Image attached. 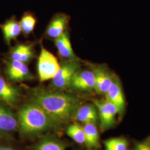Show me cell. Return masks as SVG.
I'll return each mask as SVG.
<instances>
[{
  "instance_id": "obj_16",
  "label": "cell",
  "mask_w": 150,
  "mask_h": 150,
  "mask_svg": "<svg viewBox=\"0 0 150 150\" xmlns=\"http://www.w3.org/2000/svg\"><path fill=\"white\" fill-rule=\"evenodd\" d=\"M34 56L33 49L31 46L20 45L13 50L11 54V59L23 63L28 62Z\"/></svg>"
},
{
  "instance_id": "obj_2",
  "label": "cell",
  "mask_w": 150,
  "mask_h": 150,
  "mask_svg": "<svg viewBox=\"0 0 150 150\" xmlns=\"http://www.w3.org/2000/svg\"><path fill=\"white\" fill-rule=\"evenodd\" d=\"M17 120L18 131L23 137H33L59 127L42 108L32 102L22 106Z\"/></svg>"
},
{
  "instance_id": "obj_5",
  "label": "cell",
  "mask_w": 150,
  "mask_h": 150,
  "mask_svg": "<svg viewBox=\"0 0 150 150\" xmlns=\"http://www.w3.org/2000/svg\"><path fill=\"white\" fill-rule=\"evenodd\" d=\"M93 103L98 110L101 129L104 131L111 128L115 123L116 116L118 114L116 107L106 100L94 99Z\"/></svg>"
},
{
  "instance_id": "obj_1",
  "label": "cell",
  "mask_w": 150,
  "mask_h": 150,
  "mask_svg": "<svg viewBox=\"0 0 150 150\" xmlns=\"http://www.w3.org/2000/svg\"><path fill=\"white\" fill-rule=\"evenodd\" d=\"M31 99L59 127L74 118L80 103L79 98L72 94L41 89L32 93Z\"/></svg>"
},
{
  "instance_id": "obj_8",
  "label": "cell",
  "mask_w": 150,
  "mask_h": 150,
  "mask_svg": "<svg viewBox=\"0 0 150 150\" xmlns=\"http://www.w3.org/2000/svg\"><path fill=\"white\" fill-rule=\"evenodd\" d=\"M69 86L77 91H87L95 90V79L93 71L92 70L79 69L74 75Z\"/></svg>"
},
{
  "instance_id": "obj_3",
  "label": "cell",
  "mask_w": 150,
  "mask_h": 150,
  "mask_svg": "<svg viewBox=\"0 0 150 150\" xmlns=\"http://www.w3.org/2000/svg\"><path fill=\"white\" fill-rule=\"evenodd\" d=\"M60 69L57 58L48 50L41 47L38 61V73L41 82L52 79Z\"/></svg>"
},
{
  "instance_id": "obj_19",
  "label": "cell",
  "mask_w": 150,
  "mask_h": 150,
  "mask_svg": "<svg viewBox=\"0 0 150 150\" xmlns=\"http://www.w3.org/2000/svg\"><path fill=\"white\" fill-rule=\"evenodd\" d=\"M66 134L76 142L82 144L85 142V136L83 127L80 124L70 125L66 129Z\"/></svg>"
},
{
  "instance_id": "obj_18",
  "label": "cell",
  "mask_w": 150,
  "mask_h": 150,
  "mask_svg": "<svg viewBox=\"0 0 150 150\" xmlns=\"http://www.w3.org/2000/svg\"><path fill=\"white\" fill-rule=\"evenodd\" d=\"M2 31L3 32L6 42L7 43L10 42L11 40L16 38L21 31L20 23L15 20L11 19L2 26Z\"/></svg>"
},
{
  "instance_id": "obj_9",
  "label": "cell",
  "mask_w": 150,
  "mask_h": 150,
  "mask_svg": "<svg viewBox=\"0 0 150 150\" xmlns=\"http://www.w3.org/2000/svg\"><path fill=\"white\" fill-rule=\"evenodd\" d=\"M106 99L111 102L117 109L118 114L122 115L125 108V101L121 82L118 77L115 76L109 89L105 93Z\"/></svg>"
},
{
  "instance_id": "obj_15",
  "label": "cell",
  "mask_w": 150,
  "mask_h": 150,
  "mask_svg": "<svg viewBox=\"0 0 150 150\" xmlns=\"http://www.w3.org/2000/svg\"><path fill=\"white\" fill-rule=\"evenodd\" d=\"M64 142L51 135L44 136L38 142L35 150H64Z\"/></svg>"
},
{
  "instance_id": "obj_23",
  "label": "cell",
  "mask_w": 150,
  "mask_h": 150,
  "mask_svg": "<svg viewBox=\"0 0 150 150\" xmlns=\"http://www.w3.org/2000/svg\"><path fill=\"white\" fill-rule=\"evenodd\" d=\"M0 150H18L11 145L0 144Z\"/></svg>"
},
{
  "instance_id": "obj_6",
  "label": "cell",
  "mask_w": 150,
  "mask_h": 150,
  "mask_svg": "<svg viewBox=\"0 0 150 150\" xmlns=\"http://www.w3.org/2000/svg\"><path fill=\"white\" fill-rule=\"evenodd\" d=\"M17 129V116L9 107L0 103V137L11 139Z\"/></svg>"
},
{
  "instance_id": "obj_14",
  "label": "cell",
  "mask_w": 150,
  "mask_h": 150,
  "mask_svg": "<svg viewBox=\"0 0 150 150\" xmlns=\"http://www.w3.org/2000/svg\"><path fill=\"white\" fill-rule=\"evenodd\" d=\"M68 20V17L64 14L56 16L47 27V34L48 36L55 39L62 35L64 32V27Z\"/></svg>"
},
{
  "instance_id": "obj_22",
  "label": "cell",
  "mask_w": 150,
  "mask_h": 150,
  "mask_svg": "<svg viewBox=\"0 0 150 150\" xmlns=\"http://www.w3.org/2000/svg\"><path fill=\"white\" fill-rule=\"evenodd\" d=\"M135 150H150V143L148 142H142L136 145Z\"/></svg>"
},
{
  "instance_id": "obj_20",
  "label": "cell",
  "mask_w": 150,
  "mask_h": 150,
  "mask_svg": "<svg viewBox=\"0 0 150 150\" xmlns=\"http://www.w3.org/2000/svg\"><path fill=\"white\" fill-rule=\"evenodd\" d=\"M106 150H128V141L123 137H115L104 141Z\"/></svg>"
},
{
  "instance_id": "obj_10",
  "label": "cell",
  "mask_w": 150,
  "mask_h": 150,
  "mask_svg": "<svg viewBox=\"0 0 150 150\" xmlns=\"http://www.w3.org/2000/svg\"><path fill=\"white\" fill-rule=\"evenodd\" d=\"M6 74L10 80L14 81H22L32 78L25 63L12 59L6 64Z\"/></svg>"
},
{
  "instance_id": "obj_21",
  "label": "cell",
  "mask_w": 150,
  "mask_h": 150,
  "mask_svg": "<svg viewBox=\"0 0 150 150\" xmlns=\"http://www.w3.org/2000/svg\"><path fill=\"white\" fill-rule=\"evenodd\" d=\"M36 23V19L31 14H25L22 17L20 25L22 32L28 35L33 31Z\"/></svg>"
},
{
  "instance_id": "obj_11",
  "label": "cell",
  "mask_w": 150,
  "mask_h": 150,
  "mask_svg": "<svg viewBox=\"0 0 150 150\" xmlns=\"http://www.w3.org/2000/svg\"><path fill=\"white\" fill-rule=\"evenodd\" d=\"M74 118L84 124L96 125L99 119L97 107L93 103H87L79 106L76 111Z\"/></svg>"
},
{
  "instance_id": "obj_12",
  "label": "cell",
  "mask_w": 150,
  "mask_h": 150,
  "mask_svg": "<svg viewBox=\"0 0 150 150\" xmlns=\"http://www.w3.org/2000/svg\"><path fill=\"white\" fill-rule=\"evenodd\" d=\"M20 96V91L15 86L6 82L0 77V100L9 105L18 102Z\"/></svg>"
},
{
  "instance_id": "obj_4",
  "label": "cell",
  "mask_w": 150,
  "mask_h": 150,
  "mask_svg": "<svg viewBox=\"0 0 150 150\" xmlns=\"http://www.w3.org/2000/svg\"><path fill=\"white\" fill-rule=\"evenodd\" d=\"M80 64L78 61L70 59L60 64V69L52 79V85L58 89L69 87L76 72L80 69Z\"/></svg>"
},
{
  "instance_id": "obj_7",
  "label": "cell",
  "mask_w": 150,
  "mask_h": 150,
  "mask_svg": "<svg viewBox=\"0 0 150 150\" xmlns=\"http://www.w3.org/2000/svg\"><path fill=\"white\" fill-rule=\"evenodd\" d=\"M92 71L95 79V90L99 94L105 95L111 85L115 75L111 74L105 65H92Z\"/></svg>"
},
{
  "instance_id": "obj_13",
  "label": "cell",
  "mask_w": 150,
  "mask_h": 150,
  "mask_svg": "<svg viewBox=\"0 0 150 150\" xmlns=\"http://www.w3.org/2000/svg\"><path fill=\"white\" fill-rule=\"evenodd\" d=\"M54 42L61 56L70 59H75L76 56L72 48L67 32H64L59 37L55 38Z\"/></svg>"
},
{
  "instance_id": "obj_17",
  "label": "cell",
  "mask_w": 150,
  "mask_h": 150,
  "mask_svg": "<svg viewBox=\"0 0 150 150\" xmlns=\"http://www.w3.org/2000/svg\"><path fill=\"white\" fill-rule=\"evenodd\" d=\"M83 129L85 136L86 145L91 149H97L100 147L99 134L96 125L93 123H86Z\"/></svg>"
}]
</instances>
